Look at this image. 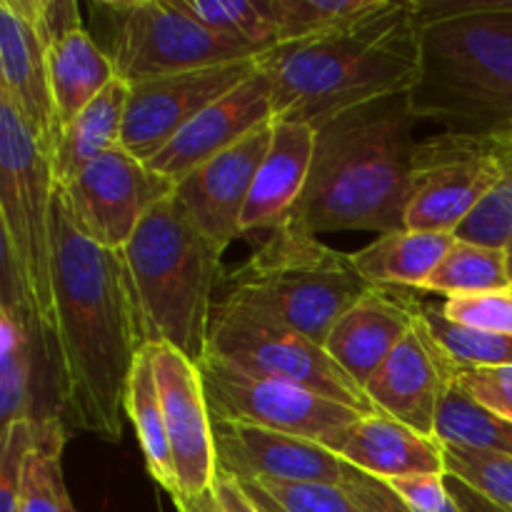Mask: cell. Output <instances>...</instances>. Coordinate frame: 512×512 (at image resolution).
Masks as SVG:
<instances>
[{
  "label": "cell",
  "mask_w": 512,
  "mask_h": 512,
  "mask_svg": "<svg viewBox=\"0 0 512 512\" xmlns=\"http://www.w3.org/2000/svg\"><path fill=\"white\" fill-rule=\"evenodd\" d=\"M53 278L58 408L75 428L118 443L130 373L145 348L138 303L123 250L85 238L60 188L53 193Z\"/></svg>",
  "instance_id": "cell-1"
},
{
  "label": "cell",
  "mask_w": 512,
  "mask_h": 512,
  "mask_svg": "<svg viewBox=\"0 0 512 512\" xmlns=\"http://www.w3.org/2000/svg\"><path fill=\"white\" fill-rule=\"evenodd\" d=\"M415 125L408 95L373 100L315 125L313 168L288 218L315 235L403 230Z\"/></svg>",
  "instance_id": "cell-2"
},
{
  "label": "cell",
  "mask_w": 512,
  "mask_h": 512,
  "mask_svg": "<svg viewBox=\"0 0 512 512\" xmlns=\"http://www.w3.org/2000/svg\"><path fill=\"white\" fill-rule=\"evenodd\" d=\"M413 115L445 133L512 135V0H415Z\"/></svg>",
  "instance_id": "cell-3"
},
{
  "label": "cell",
  "mask_w": 512,
  "mask_h": 512,
  "mask_svg": "<svg viewBox=\"0 0 512 512\" xmlns=\"http://www.w3.org/2000/svg\"><path fill=\"white\" fill-rule=\"evenodd\" d=\"M273 80V120L318 125L373 100L408 95L418 80L415 0H385L378 13L323 38L260 55Z\"/></svg>",
  "instance_id": "cell-4"
},
{
  "label": "cell",
  "mask_w": 512,
  "mask_h": 512,
  "mask_svg": "<svg viewBox=\"0 0 512 512\" xmlns=\"http://www.w3.org/2000/svg\"><path fill=\"white\" fill-rule=\"evenodd\" d=\"M225 248L193 223L175 195L155 205L123 248L145 345H170L200 363L208 350Z\"/></svg>",
  "instance_id": "cell-5"
},
{
  "label": "cell",
  "mask_w": 512,
  "mask_h": 512,
  "mask_svg": "<svg viewBox=\"0 0 512 512\" xmlns=\"http://www.w3.org/2000/svg\"><path fill=\"white\" fill-rule=\"evenodd\" d=\"M355 268L353 253L320 243L285 218L223 280L220 300L248 305L325 345L333 325L373 290Z\"/></svg>",
  "instance_id": "cell-6"
},
{
  "label": "cell",
  "mask_w": 512,
  "mask_h": 512,
  "mask_svg": "<svg viewBox=\"0 0 512 512\" xmlns=\"http://www.w3.org/2000/svg\"><path fill=\"white\" fill-rule=\"evenodd\" d=\"M53 193L50 158L18 110L0 98L3 298L28 313L48 348L55 333Z\"/></svg>",
  "instance_id": "cell-7"
},
{
  "label": "cell",
  "mask_w": 512,
  "mask_h": 512,
  "mask_svg": "<svg viewBox=\"0 0 512 512\" xmlns=\"http://www.w3.org/2000/svg\"><path fill=\"white\" fill-rule=\"evenodd\" d=\"M88 13L90 35L128 85L263 55L215 35L178 0H93Z\"/></svg>",
  "instance_id": "cell-8"
},
{
  "label": "cell",
  "mask_w": 512,
  "mask_h": 512,
  "mask_svg": "<svg viewBox=\"0 0 512 512\" xmlns=\"http://www.w3.org/2000/svg\"><path fill=\"white\" fill-rule=\"evenodd\" d=\"M205 355L258 375L300 385L363 415H375L365 390L308 335L268 318L248 305L215 300Z\"/></svg>",
  "instance_id": "cell-9"
},
{
  "label": "cell",
  "mask_w": 512,
  "mask_h": 512,
  "mask_svg": "<svg viewBox=\"0 0 512 512\" xmlns=\"http://www.w3.org/2000/svg\"><path fill=\"white\" fill-rule=\"evenodd\" d=\"M198 368L210 415L218 423L258 425L313 440L330 450L360 418H365L358 410L313 390L243 373L213 355H205Z\"/></svg>",
  "instance_id": "cell-10"
},
{
  "label": "cell",
  "mask_w": 512,
  "mask_h": 512,
  "mask_svg": "<svg viewBox=\"0 0 512 512\" xmlns=\"http://www.w3.org/2000/svg\"><path fill=\"white\" fill-rule=\"evenodd\" d=\"M503 180L495 138L438 133L418 140L405 228L458 233Z\"/></svg>",
  "instance_id": "cell-11"
},
{
  "label": "cell",
  "mask_w": 512,
  "mask_h": 512,
  "mask_svg": "<svg viewBox=\"0 0 512 512\" xmlns=\"http://www.w3.org/2000/svg\"><path fill=\"white\" fill-rule=\"evenodd\" d=\"M60 190L85 238L100 248L123 250L145 215L175 195V183L118 148L85 165Z\"/></svg>",
  "instance_id": "cell-12"
},
{
  "label": "cell",
  "mask_w": 512,
  "mask_h": 512,
  "mask_svg": "<svg viewBox=\"0 0 512 512\" xmlns=\"http://www.w3.org/2000/svg\"><path fill=\"white\" fill-rule=\"evenodd\" d=\"M260 68V58L208 65L130 85L123 150L150 163L195 115L228 95Z\"/></svg>",
  "instance_id": "cell-13"
},
{
  "label": "cell",
  "mask_w": 512,
  "mask_h": 512,
  "mask_svg": "<svg viewBox=\"0 0 512 512\" xmlns=\"http://www.w3.org/2000/svg\"><path fill=\"white\" fill-rule=\"evenodd\" d=\"M153 360L155 383L163 400L170 450H173L175 480L180 500H198L213 490L218 475L215 458V428L205 398L203 378L195 360L170 345H145Z\"/></svg>",
  "instance_id": "cell-14"
},
{
  "label": "cell",
  "mask_w": 512,
  "mask_h": 512,
  "mask_svg": "<svg viewBox=\"0 0 512 512\" xmlns=\"http://www.w3.org/2000/svg\"><path fill=\"white\" fill-rule=\"evenodd\" d=\"M50 38L40 18V0L0 3V98L8 100L40 150L53 158L60 138L48 80Z\"/></svg>",
  "instance_id": "cell-15"
},
{
  "label": "cell",
  "mask_w": 512,
  "mask_h": 512,
  "mask_svg": "<svg viewBox=\"0 0 512 512\" xmlns=\"http://www.w3.org/2000/svg\"><path fill=\"white\" fill-rule=\"evenodd\" d=\"M455 373L458 368L435 345L418 313L413 330L365 385V395L375 413L435 438L440 405L455 383Z\"/></svg>",
  "instance_id": "cell-16"
},
{
  "label": "cell",
  "mask_w": 512,
  "mask_h": 512,
  "mask_svg": "<svg viewBox=\"0 0 512 512\" xmlns=\"http://www.w3.org/2000/svg\"><path fill=\"white\" fill-rule=\"evenodd\" d=\"M270 140H273V120L175 183V198L185 213L210 240L223 248L243 235L240 218Z\"/></svg>",
  "instance_id": "cell-17"
},
{
  "label": "cell",
  "mask_w": 512,
  "mask_h": 512,
  "mask_svg": "<svg viewBox=\"0 0 512 512\" xmlns=\"http://www.w3.org/2000/svg\"><path fill=\"white\" fill-rule=\"evenodd\" d=\"M215 428V458L218 470L240 483H323L340 485L343 460L313 440L275 433L258 425L218 423Z\"/></svg>",
  "instance_id": "cell-18"
},
{
  "label": "cell",
  "mask_w": 512,
  "mask_h": 512,
  "mask_svg": "<svg viewBox=\"0 0 512 512\" xmlns=\"http://www.w3.org/2000/svg\"><path fill=\"white\" fill-rule=\"evenodd\" d=\"M273 120V80L260 65L245 83L195 115L148 165L155 173L180 183L198 165L248 138Z\"/></svg>",
  "instance_id": "cell-19"
},
{
  "label": "cell",
  "mask_w": 512,
  "mask_h": 512,
  "mask_svg": "<svg viewBox=\"0 0 512 512\" xmlns=\"http://www.w3.org/2000/svg\"><path fill=\"white\" fill-rule=\"evenodd\" d=\"M420 300L375 285L330 330L323 348L365 390L405 335L413 330Z\"/></svg>",
  "instance_id": "cell-20"
},
{
  "label": "cell",
  "mask_w": 512,
  "mask_h": 512,
  "mask_svg": "<svg viewBox=\"0 0 512 512\" xmlns=\"http://www.w3.org/2000/svg\"><path fill=\"white\" fill-rule=\"evenodd\" d=\"M315 153V125L273 120V140L245 203L240 230H273L293 213L308 185Z\"/></svg>",
  "instance_id": "cell-21"
},
{
  "label": "cell",
  "mask_w": 512,
  "mask_h": 512,
  "mask_svg": "<svg viewBox=\"0 0 512 512\" xmlns=\"http://www.w3.org/2000/svg\"><path fill=\"white\" fill-rule=\"evenodd\" d=\"M353 468L380 480L445 473L443 443L388 415H365L330 448Z\"/></svg>",
  "instance_id": "cell-22"
},
{
  "label": "cell",
  "mask_w": 512,
  "mask_h": 512,
  "mask_svg": "<svg viewBox=\"0 0 512 512\" xmlns=\"http://www.w3.org/2000/svg\"><path fill=\"white\" fill-rule=\"evenodd\" d=\"M115 78L118 75H115L113 63L103 53V48L95 43L90 30L78 28L63 38L53 40L48 48V80L60 133Z\"/></svg>",
  "instance_id": "cell-23"
},
{
  "label": "cell",
  "mask_w": 512,
  "mask_h": 512,
  "mask_svg": "<svg viewBox=\"0 0 512 512\" xmlns=\"http://www.w3.org/2000/svg\"><path fill=\"white\" fill-rule=\"evenodd\" d=\"M455 238L458 235L430 230H393L353 253L355 268L378 288L423 290L440 260L453 248Z\"/></svg>",
  "instance_id": "cell-24"
},
{
  "label": "cell",
  "mask_w": 512,
  "mask_h": 512,
  "mask_svg": "<svg viewBox=\"0 0 512 512\" xmlns=\"http://www.w3.org/2000/svg\"><path fill=\"white\" fill-rule=\"evenodd\" d=\"M128 95L130 85L115 78L73 123L65 125L50 158L53 180L58 188L68 185L95 158L123 148Z\"/></svg>",
  "instance_id": "cell-25"
},
{
  "label": "cell",
  "mask_w": 512,
  "mask_h": 512,
  "mask_svg": "<svg viewBox=\"0 0 512 512\" xmlns=\"http://www.w3.org/2000/svg\"><path fill=\"white\" fill-rule=\"evenodd\" d=\"M43 343L28 313L0 298V423L3 430L18 420H35L33 398L35 345Z\"/></svg>",
  "instance_id": "cell-26"
},
{
  "label": "cell",
  "mask_w": 512,
  "mask_h": 512,
  "mask_svg": "<svg viewBox=\"0 0 512 512\" xmlns=\"http://www.w3.org/2000/svg\"><path fill=\"white\" fill-rule=\"evenodd\" d=\"M125 415L130 418L135 435H138V443L140 450H143L148 473L153 475L155 483H158L170 498H175V495H178V480H175L173 450H170L163 400H160L158 383H155V370L148 348L140 350L138 360H135L133 365V373H130L128 398H125Z\"/></svg>",
  "instance_id": "cell-27"
},
{
  "label": "cell",
  "mask_w": 512,
  "mask_h": 512,
  "mask_svg": "<svg viewBox=\"0 0 512 512\" xmlns=\"http://www.w3.org/2000/svg\"><path fill=\"white\" fill-rule=\"evenodd\" d=\"M505 288H512L508 250L455 238L453 248L445 253L423 290L455 298V295L490 293V290Z\"/></svg>",
  "instance_id": "cell-28"
},
{
  "label": "cell",
  "mask_w": 512,
  "mask_h": 512,
  "mask_svg": "<svg viewBox=\"0 0 512 512\" xmlns=\"http://www.w3.org/2000/svg\"><path fill=\"white\" fill-rule=\"evenodd\" d=\"M278 45L323 38L378 13L385 0H268Z\"/></svg>",
  "instance_id": "cell-29"
},
{
  "label": "cell",
  "mask_w": 512,
  "mask_h": 512,
  "mask_svg": "<svg viewBox=\"0 0 512 512\" xmlns=\"http://www.w3.org/2000/svg\"><path fill=\"white\" fill-rule=\"evenodd\" d=\"M435 438L440 443L463 445L485 453L512 458V423L480 408L458 385H450L440 405Z\"/></svg>",
  "instance_id": "cell-30"
},
{
  "label": "cell",
  "mask_w": 512,
  "mask_h": 512,
  "mask_svg": "<svg viewBox=\"0 0 512 512\" xmlns=\"http://www.w3.org/2000/svg\"><path fill=\"white\" fill-rule=\"evenodd\" d=\"M38 443L28 458L23 490H20V512H73V503L63 483V420H35Z\"/></svg>",
  "instance_id": "cell-31"
},
{
  "label": "cell",
  "mask_w": 512,
  "mask_h": 512,
  "mask_svg": "<svg viewBox=\"0 0 512 512\" xmlns=\"http://www.w3.org/2000/svg\"><path fill=\"white\" fill-rule=\"evenodd\" d=\"M198 23L220 38L268 53L278 45V25L268 0H178Z\"/></svg>",
  "instance_id": "cell-32"
},
{
  "label": "cell",
  "mask_w": 512,
  "mask_h": 512,
  "mask_svg": "<svg viewBox=\"0 0 512 512\" xmlns=\"http://www.w3.org/2000/svg\"><path fill=\"white\" fill-rule=\"evenodd\" d=\"M420 320L455 368H503L512 365V335L485 333L453 323L435 305L420 303Z\"/></svg>",
  "instance_id": "cell-33"
},
{
  "label": "cell",
  "mask_w": 512,
  "mask_h": 512,
  "mask_svg": "<svg viewBox=\"0 0 512 512\" xmlns=\"http://www.w3.org/2000/svg\"><path fill=\"white\" fill-rule=\"evenodd\" d=\"M495 148L503 163V180L455 235L470 243L508 250L512 245V135L495 138Z\"/></svg>",
  "instance_id": "cell-34"
},
{
  "label": "cell",
  "mask_w": 512,
  "mask_h": 512,
  "mask_svg": "<svg viewBox=\"0 0 512 512\" xmlns=\"http://www.w3.org/2000/svg\"><path fill=\"white\" fill-rule=\"evenodd\" d=\"M445 473L465 480L500 508L512 512V458L443 443Z\"/></svg>",
  "instance_id": "cell-35"
},
{
  "label": "cell",
  "mask_w": 512,
  "mask_h": 512,
  "mask_svg": "<svg viewBox=\"0 0 512 512\" xmlns=\"http://www.w3.org/2000/svg\"><path fill=\"white\" fill-rule=\"evenodd\" d=\"M0 512H20V490H23L28 458L38 443L35 420H18L0 433Z\"/></svg>",
  "instance_id": "cell-36"
},
{
  "label": "cell",
  "mask_w": 512,
  "mask_h": 512,
  "mask_svg": "<svg viewBox=\"0 0 512 512\" xmlns=\"http://www.w3.org/2000/svg\"><path fill=\"white\" fill-rule=\"evenodd\" d=\"M443 315L465 328L485 333L512 335V288L490 290V293L455 295L443 303Z\"/></svg>",
  "instance_id": "cell-37"
},
{
  "label": "cell",
  "mask_w": 512,
  "mask_h": 512,
  "mask_svg": "<svg viewBox=\"0 0 512 512\" xmlns=\"http://www.w3.org/2000/svg\"><path fill=\"white\" fill-rule=\"evenodd\" d=\"M258 485L285 512H363L343 485L275 483V480H260Z\"/></svg>",
  "instance_id": "cell-38"
},
{
  "label": "cell",
  "mask_w": 512,
  "mask_h": 512,
  "mask_svg": "<svg viewBox=\"0 0 512 512\" xmlns=\"http://www.w3.org/2000/svg\"><path fill=\"white\" fill-rule=\"evenodd\" d=\"M455 385L480 408L512 423V365L503 368H458Z\"/></svg>",
  "instance_id": "cell-39"
},
{
  "label": "cell",
  "mask_w": 512,
  "mask_h": 512,
  "mask_svg": "<svg viewBox=\"0 0 512 512\" xmlns=\"http://www.w3.org/2000/svg\"><path fill=\"white\" fill-rule=\"evenodd\" d=\"M388 483L413 512H460L455 498L450 495L445 473L410 475V478L388 480Z\"/></svg>",
  "instance_id": "cell-40"
},
{
  "label": "cell",
  "mask_w": 512,
  "mask_h": 512,
  "mask_svg": "<svg viewBox=\"0 0 512 512\" xmlns=\"http://www.w3.org/2000/svg\"><path fill=\"white\" fill-rule=\"evenodd\" d=\"M340 485L348 490L350 498L360 505L363 512H413L403 503V498L390 488L388 480L373 478V475L348 465L345 460Z\"/></svg>",
  "instance_id": "cell-41"
},
{
  "label": "cell",
  "mask_w": 512,
  "mask_h": 512,
  "mask_svg": "<svg viewBox=\"0 0 512 512\" xmlns=\"http://www.w3.org/2000/svg\"><path fill=\"white\" fill-rule=\"evenodd\" d=\"M40 18H43L45 33L50 43L73 30L83 28L80 23V8L73 0H40Z\"/></svg>",
  "instance_id": "cell-42"
},
{
  "label": "cell",
  "mask_w": 512,
  "mask_h": 512,
  "mask_svg": "<svg viewBox=\"0 0 512 512\" xmlns=\"http://www.w3.org/2000/svg\"><path fill=\"white\" fill-rule=\"evenodd\" d=\"M213 493L218 498L223 512H260L258 505L253 503V498L248 495V490L240 485L238 478L218 470L213 483Z\"/></svg>",
  "instance_id": "cell-43"
},
{
  "label": "cell",
  "mask_w": 512,
  "mask_h": 512,
  "mask_svg": "<svg viewBox=\"0 0 512 512\" xmlns=\"http://www.w3.org/2000/svg\"><path fill=\"white\" fill-rule=\"evenodd\" d=\"M445 480H448L450 495L455 498V505H458L460 512H510L500 508V505L493 503L490 498H485V495L478 493L475 488H470L465 480L455 478V475L445 473Z\"/></svg>",
  "instance_id": "cell-44"
},
{
  "label": "cell",
  "mask_w": 512,
  "mask_h": 512,
  "mask_svg": "<svg viewBox=\"0 0 512 512\" xmlns=\"http://www.w3.org/2000/svg\"><path fill=\"white\" fill-rule=\"evenodd\" d=\"M240 485H243V488L248 490V495H250V498H253V503L258 505L260 512H285L278 503H275L273 498H270L268 493H265L263 488H260L258 483H240Z\"/></svg>",
  "instance_id": "cell-45"
},
{
  "label": "cell",
  "mask_w": 512,
  "mask_h": 512,
  "mask_svg": "<svg viewBox=\"0 0 512 512\" xmlns=\"http://www.w3.org/2000/svg\"><path fill=\"white\" fill-rule=\"evenodd\" d=\"M193 503L198 505L200 512H223V508H220V503H218V498H215L213 490H210L208 495H203V498L193 500Z\"/></svg>",
  "instance_id": "cell-46"
},
{
  "label": "cell",
  "mask_w": 512,
  "mask_h": 512,
  "mask_svg": "<svg viewBox=\"0 0 512 512\" xmlns=\"http://www.w3.org/2000/svg\"><path fill=\"white\" fill-rule=\"evenodd\" d=\"M508 273H510V285H512V245L508 248Z\"/></svg>",
  "instance_id": "cell-47"
},
{
  "label": "cell",
  "mask_w": 512,
  "mask_h": 512,
  "mask_svg": "<svg viewBox=\"0 0 512 512\" xmlns=\"http://www.w3.org/2000/svg\"><path fill=\"white\" fill-rule=\"evenodd\" d=\"M73 512H78V510H73Z\"/></svg>",
  "instance_id": "cell-48"
}]
</instances>
